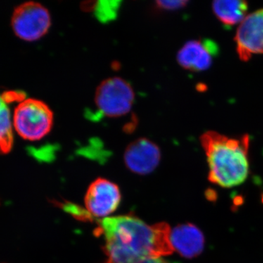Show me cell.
Instances as JSON below:
<instances>
[{
  "label": "cell",
  "instance_id": "6da1fadb",
  "mask_svg": "<svg viewBox=\"0 0 263 263\" xmlns=\"http://www.w3.org/2000/svg\"><path fill=\"white\" fill-rule=\"evenodd\" d=\"M95 235L103 237L105 263H134L173 254L171 229L165 222L148 226L137 216L124 215L97 220Z\"/></svg>",
  "mask_w": 263,
  "mask_h": 263
},
{
  "label": "cell",
  "instance_id": "7a4b0ae2",
  "mask_svg": "<svg viewBox=\"0 0 263 263\" xmlns=\"http://www.w3.org/2000/svg\"><path fill=\"white\" fill-rule=\"evenodd\" d=\"M200 140L206 155L211 182L224 188L245 182L249 171L248 135L233 138L217 132L207 131Z\"/></svg>",
  "mask_w": 263,
  "mask_h": 263
},
{
  "label": "cell",
  "instance_id": "3957f363",
  "mask_svg": "<svg viewBox=\"0 0 263 263\" xmlns=\"http://www.w3.org/2000/svg\"><path fill=\"white\" fill-rule=\"evenodd\" d=\"M13 128L19 136L30 141H40L51 132L53 113L47 104L37 99L19 102L13 116Z\"/></svg>",
  "mask_w": 263,
  "mask_h": 263
},
{
  "label": "cell",
  "instance_id": "277c9868",
  "mask_svg": "<svg viewBox=\"0 0 263 263\" xmlns=\"http://www.w3.org/2000/svg\"><path fill=\"white\" fill-rule=\"evenodd\" d=\"M95 103L99 111L105 117H123L130 111L134 105V89L122 78H108L97 88Z\"/></svg>",
  "mask_w": 263,
  "mask_h": 263
},
{
  "label": "cell",
  "instance_id": "5b68a950",
  "mask_svg": "<svg viewBox=\"0 0 263 263\" xmlns=\"http://www.w3.org/2000/svg\"><path fill=\"white\" fill-rule=\"evenodd\" d=\"M11 25L17 37L33 42L47 34L51 26V17L47 8L41 3L26 2L15 8Z\"/></svg>",
  "mask_w": 263,
  "mask_h": 263
},
{
  "label": "cell",
  "instance_id": "8992f818",
  "mask_svg": "<svg viewBox=\"0 0 263 263\" xmlns=\"http://www.w3.org/2000/svg\"><path fill=\"white\" fill-rule=\"evenodd\" d=\"M122 195L116 183L105 179L95 180L90 184L85 196L86 211L91 218L105 217L117 210Z\"/></svg>",
  "mask_w": 263,
  "mask_h": 263
},
{
  "label": "cell",
  "instance_id": "52a82bcc",
  "mask_svg": "<svg viewBox=\"0 0 263 263\" xmlns=\"http://www.w3.org/2000/svg\"><path fill=\"white\" fill-rule=\"evenodd\" d=\"M240 60L247 62L256 54H263V9L247 15L235 37Z\"/></svg>",
  "mask_w": 263,
  "mask_h": 263
},
{
  "label": "cell",
  "instance_id": "ba28073f",
  "mask_svg": "<svg viewBox=\"0 0 263 263\" xmlns=\"http://www.w3.org/2000/svg\"><path fill=\"white\" fill-rule=\"evenodd\" d=\"M160 160V148L146 138L132 142L124 152L125 165L132 172L138 175H146L155 171Z\"/></svg>",
  "mask_w": 263,
  "mask_h": 263
},
{
  "label": "cell",
  "instance_id": "9c48e42d",
  "mask_svg": "<svg viewBox=\"0 0 263 263\" xmlns=\"http://www.w3.org/2000/svg\"><path fill=\"white\" fill-rule=\"evenodd\" d=\"M219 53V47L209 39L188 41L177 53L178 63L185 70L193 72L207 70Z\"/></svg>",
  "mask_w": 263,
  "mask_h": 263
},
{
  "label": "cell",
  "instance_id": "30bf717a",
  "mask_svg": "<svg viewBox=\"0 0 263 263\" xmlns=\"http://www.w3.org/2000/svg\"><path fill=\"white\" fill-rule=\"evenodd\" d=\"M171 240L174 251L186 258L198 256L205 246L202 232L190 223L180 224L171 230Z\"/></svg>",
  "mask_w": 263,
  "mask_h": 263
},
{
  "label": "cell",
  "instance_id": "8fae6325",
  "mask_svg": "<svg viewBox=\"0 0 263 263\" xmlns=\"http://www.w3.org/2000/svg\"><path fill=\"white\" fill-rule=\"evenodd\" d=\"M212 9L221 23L232 27L245 20L248 11V4L245 1L218 0L213 3Z\"/></svg>",
  "mask_w": 263,
  "mask_h": 263
},
{
  "label": "cell",
  "instance_id": "7c38bea8",
  "mask_svg": "<svg viewBox=\"0 0 263 263\" xmlns=\"http://www.w3.org/2000/svg\"><path fill=\"white\" fill-rule=\"evenodd\" d=\"M8 98L0 94V154L9 153L13 146V124Z\"/></svg>",
  "mask_w": 263,
  "mask_h": 263
},
{
  "label": "cell",
  "instance_id": "4fadbf2b",
  "mask_svg": "<svg viewBox=\"0 0 263 263\" xmlns=\"http://www.w3.org/2000/svg\"><path fill=\"white\" fill-rule=\"evenodd\" d=\"M157 7L162 10H176L181 9L187 5L186 1H157Z\"/></svg>",
  "mask_w": 263,
  "mask_h": 263
},
{
  "label": "cell",
  "instance_id": "5bb4252c",
  "mask_svg": "<svg viewBox=\"0 0 263 263\" xmlns=\"http://www.w3.org/2000/svg\"><path fill=\"white\" fill-rule=\"evenodd\" d=\"M134 263H169L162 257H148Z\"/></svg>",
  "mask_w": 263,
  "mask_h": 263
}]
</instances>
